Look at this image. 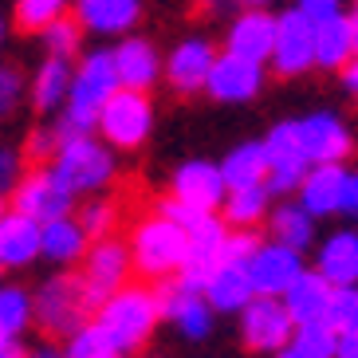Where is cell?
<instances>
[{"instance_id": "cell-1", "label": "cell", "mask_w": 358, "mask_h": 358, "mask_svg": "<svg viewBox=\"0 0 358 358\" xmlns=\"http://www.w3.org/2000/svg\"><path fill=\"white\" fill-rule=\"evenodd\" d=\"M95 327L106 335L118 358H130L154 338L162 323V292L146 284H122L115 295H106L95 307Z\"/></svg>"}, {"instance_id": "cell-2", "label": "cell", "mask_w": 358, "mask_h": 358, "mask_svg": "<svg viewBox=\"0 0 358 358\" xmlns=\"http://www.w3.org/2000/svg\"><path fill=\"white\" fill-rule=\"evenodd\" d=\"M118 91V71L110 59V48H95L79 59V67L71 71V91H67V106L59 110L55 127L64 134H95L99 110L106 106V99Z\"/></svg>"}, {"instance_id": "cell-3", "label": "cell", "mask_w": 358, "mask_h": 358, "mask_svg": "<svg viewBox=\"0 0 358 358\" xmlns=\"http://www.w3.org/2000/svg\"><path fill=\"white\" fill-rule=\"evenodd\" d=\"M52 169L75 197H99L118 178V154L99 134H64L59 130V150L52 154Z\"/></svg>"}, {"instance_id": "cell-4", "label": "cell", "mask_w": 358, "mask_h": 358, "mask_svg": "<svg viewBox=\"0 0 358 358\" xmlns=\"http://www.w3.org/2000/svg\"><path fill=\"white\" fill-rule=\"evenodd\" d=\"M130 264H134L138 275L146 280H169L185 268V256H189V236L181 224H173L169 217L154 213V217H142V221L130 229Z\"/></svg>"}, {"instance_id": "cell-5", "label": "cell", "mask_w": 358, "mask_h": 358, "mask_svg": "<svg viewBox=\"0 0 358 358\" xmlns=\"http://www.w3.org/2000/svg\"><path fill=\"white\" fill-rule=\"evenodd\" d=\"M32 299H36V327L52 338H67L95 315V307L87 303V292L79 284V272L48 275L32 292Z\"/></svg>"}, {"instance_id": "cell-6", "label": "cell", "mask_w": 358, "mask_h": 358, "mask_svg": "<svg viewBox=\"0 0 358 358\" xmlns=\"http://www.w3.org/2000/svg\"><path fill=\"white\" fill-rule=\"evenodd\" d=\"M150 130H154V99L146 91H127V87H118L106 99L95 122V134L110 150H142Z\"/></svg>"}, {"instance_id": "cell-7", "label": "cell", "mask_w": 358, "mask_h": 358, "mask_svg": "<svg viewBox=\"0 0 358 358\" xmlns=\"http://www.w3.org/2000/svg\"><path fill=\"white\" fill-rule=\"evenodd\" d=\"M236 319H241V343L252 350V355L272 358V355L292 347L295 319L287 315L284 299H275V295H256Z\"/></svg>"}, {"instance_id": "cell-8", "label": "cell", "mask_w": 358, "mask_h": 358, "mask_svg": "<svg viewBox=\"0 0 358 358\" xmlns=\"http://www.w3.org/2000/svg\"><path fill=\"white\" fill-rule=\"evenodd\" d=\"M264 142V154H268V189L275 193H295L299 189V181L307 178V162L303 154V138H299V118H284V122H275L268 134L260 138Z\"/></svg>"}, {"instance_id": "cell-9", "label": "cell", "mask_w": 358, "mask_h": 358, "mask_svg": "<svg viewBox=\"0 0 358 358\" xmlns=\"http://www.w3.org/2000/svg\"><path fill=\"white\" fill-rule=\"evenodd\" d=\"M130 248L127 241H118V236H103V241H91L83 256V268H79V284L87 292V303L99 307L106 295H115L118 287L130 280Z\"/></svg>"}, {"instance_id": "cell-10", "label": "cell", "mask_w": 358, "mask_h": 358, "mask_svg": "<svg viewBox=\"0 0 358 358\" xmlns=\"http://www.w3.org/2000/svg\"><path fill=\"white\" fill-rule=\"evenodd\" d=\"M272 71L295 79L315 67V20L299 8H287L275 16V43H272Z\"/></svg>"}, {"instance_id": "cell-11", "label": "cell", "mask_w": 358, "mask_h": 358, "mask_svg": "<svg viewBox=\"0 0 358 358\" xmlns=\"http://www.w3.org/2000/svg\"><path fill=\"white\" fill-rule=\"evenodd\" d=\"M12 209L24 213V217H32V221H40V224H48V221L67 217L75 209V193L55 178L52 166H36L12 185Z\"/></svg>"}, {"instance_id": "cell-12", "label": "cell", "mask_w": 358, "mask_h": 358, "mask_svg": "<svg viewBox=\"0 0 358 358\" xmlns=\"http://www.w3.org/2000/svg\"><path fill=\"white\" fill-rule=\"evenodd\" d=\"M244 268H248V280H252L256 295H275V299H284V292L303 275L307 264H303V252H295V248H287V244H280V241H264Z\"/></svg>"}, {"instance_id": "cell-13", "label": "cell", "mask_w": 358, "mask_h": 358, "mask_svg": "<svg viewBox=\"0 0 358 358\" xmlns=\"http://www.w3.org/2000/svg\"><path fill=\"white\" fill-rule=\"evenodd\" d=\"M213 59H217V52H213V43L205 36H185V40H178L173 52L162 59V75H166L169 91H178V95H197V91H205Z\"/></svg>"}, {"instance_id": "cell-14", "label": "cell", "mask_w": 358, "mask_h": 358, "mask_svg": "<svg viewBox=\"0 0 358 358\" xmlns=\"http://www.w3.org/2000/svg\"><path fill=\"white\" fill-rule=\"evenodd\" d=\"M264 91V64H252V59H241V55L221 52L213 59L209 83H205V95L213 103L236 106V103H252Z\"/></svg>"}, {"instance_id": "cell-15", "label": "cell", "mask_w": 358, "mask_h": 358, "mask_svg": "<svg viewBox=\"0 0 358 358\" xmlns=\"http://www.w3.org/2000/svg\"><path fill=\"white\" fill-rule=\"evenodd\" d=\"M169 189H173L169 197H178L181 205H189V209L221 213L229 185H224V178H221V166H213V162H205V158H189L173 169Z\"/></svg>"}, {"instance_id": "cell-16", "label": "cell", "mask_w": 358, "mask_h": 358, "mask_svg": "<svg viewBox=\"0 0 358 358\" xmlns=\"http://www.w3.org/2000/svg\"><path fill=\"white\" fill-rule=\"evenodd\" d=\"M162 319H169L181 338L201 343V338L213 335V319H217V311L209 307V299H205L197 287L173 280L169 287H162Z\"/></svg>"}, {"instance_id": "cell-17", "label": "cell", "mask_w": 358, "mask_h": 358, "mask_svg": "<svg viewBox=\"0 0 358 358\" xmlns=\"http://www.w3.org/2000/svg\"><path fill=\"white\" fill-rule=\"evenodd\" d=\"M331 287H355L358 284V224H343L319 236L315 264H311Z\"/></svg>"}, {"instance_id": "cell-18", "label": "cell", "mask_w": 358, "mask_h": 358, "mask_svg": "<svg viewBox=\"0 0 358 358\" xmlns=\"http://www.w3.org/2000/svg\"><path fill=\"white\" fill-rule=\"evenodd\" d=\"M299 138H303V154L311 166H327V162H347V154L355 150L347 122L331 110H315V115L299 118Z\"/></svg>"}, {"instance_id": "cell-19", "label": "cell", "mask_w": 358, "mask_h": 358, "mask_svg": "<svg viewBox=\"0 0 358 358\" xmlns=\"http://www.w3.org/2000/svg\"><path fill=\"white\" fill-rule=\"evenodd\" d=\"M272 43H275V16L268 8H244L224 28V52L252 59V64L272 59Z\"/></svg>"}, {"instance_id": "cell-20", "label": "cell", "mask_w": 358, "mask_h": 358, "mask_svg": "<svg viewBox=\"0 0 358 358\" xmlns=\"http://www.w3.org/2000/svg\"><path fill=\"white\" fill-rule=\"evenodd\" d=\"M110 59H115L118 71V87H127V91H146L150 95V87L162 79V55L146 36H122L118 48H110Z\"/></svg>"}, {"instance_id": "cell-21", "label": "cell", "mask_w": 358, "mask_h": 358, "mask_svg": "<svg viewBox=\"0 0 358 358\" xmlns=\"http://www.w3.org/2000/svg\"><path fill=\"white\" fill-rule=\"evenodd\" d=\"M40 241H43V224L16 209H8L0 217V268L4 272L32 268L40 260Z\"/></svg>"}, {"instance_id": "cell-22", "label": "cell", "mask_w": 358, "mask_h": 358, "mask_svg": "<svg viewBox=\"0 0 358 358\" xmlns=\"http://www.w3.org/2000/svg\"><path fill=\"white\" fill-rule=\"evenodd\" d=\"M343 185H347V166L343 162H327V166H311L307 178L299 181V205H303L315 221L323 217H338L343 205Z\"/></svg>"}, {"instance_id": "cell-23", "label": "cell", "mask_w": 358, "mask_h": 358, "mask_svg": "<svg viewBox=\"0 0 358 358\" xmlns=\"http://www.w3.org/2000/svg\"><path fill=\"white\" fill-rule=\"evenodd\" d=\"M142 16V0H75V20L91 36H127Z\"/></svg>"}, {"instance_id": "cell-24", "label": "cell", "mask_w": 358, "mask_h": 358, "mask_svg": "<svg viewBox=\"0 0 358 358\" xmlns=\"http://www.w3.org/2000/svg\"><path fill=\"white\" fill-rule=\"evenodd\" d=\"M201 295L209 299V307L217 311V315H241L244 307L256 299L252 280H248V268H244V264H229V260L205 280Z\"/></svg>"}, {"instance_id": "cell-25", "label": "cell", "mask_w": 358, "mask_h": 358, "mask_svg": "<svg viewBox=\"0 0 358 358\" xmlns=\"http://www.w3.org/2000/svg\"><path fill=\"white\" fill-rule=\"evenodd\" d=\"M87 248H91V236L83 232V224H79V217H75V213L55 217V221L43 224L40 260L55 264V268H71V264H83Z\"/></svg>"}, {"instance_id": "cell-26", "label": "cell", "mask_w": 358, "mask_h": 358, "mask_svg": "<svg viewBox=\"0 0 358 358\" xmlns=\"http://www.w3.org/2000/svg\"><path fill=\"white\" fill-rule=\"evenodd\" d=\"M331 295H335V287L327 284L315 268H303V275L284 292V307H287V315L295 319V327L323 323L327 311H331Z\"/></svg>"}, {"instance_id": "cell-27", "label": "cell", "mask_w": 358, "mask_h": 358, "mask_svg": "<svg viewBox=\"0 0 358 358\" xmlns=\"http://www.w3.org/2000/svg\"><path fill=\"white\" fill-rule=\"evenodd\" d=\"M71 59H55L48 55L40 67H36L32 83H28V99L40 115H59L67 106V91H71Z\"/></svg>"}, {"instance_id": "cell-28", "label": "cell", "mask_w": 358, "mask_h": 358, "mask_svg": "<svg viewBox=\"0 0 358 358\" xmlns=\"http://www.w3.org/2000/svg\"><path fill=\"white\" fill-rule=\"evenodd\" d=\"M268 229H272V241L287 244L295 252H307L319 244V229H315V217L299 205V201H284L268 213Z\"/></svg>"}, {"instance_id": "cell-29", "label": "cell", "mask_w": 358, "mask_h": 358, "mask_svg": "<svg viewBox=\"0 0 358 358\" xmlns=\"http://www.w3.org/2000/svg\"><path fill=\"white\" fill-rule=\"evenodd\" d=\"M347 59H355L347 12H335V16L315 20V67H323V71H343Z\"/></svg>"}, {"instance_id": "cell-30", "label": "cell", "mask_w": 358, "mask_h": 358, "mask_svg": "<svg viewBox=\"0 0 358 358\" xmlns=\"http://www.w3.org/2000/svg\"><path fill=\"white\" fill-rule=\"evenodd\" d=\"M217 166H221V178H224L229 189L264 185V181H268V154H264V142H241V146H232Z\"/></svg>"}, {"instance_id": "cell-31", "label": "cell", "mask_w": 358, "mask_h": 358, "mask_svg": "<svg viewBox=\"0 0 358 358\" xmlns=\"http://www.w3.org/2000/svg\"><path fill=\"white\" fill-rule=\"evenodd\" d=\"M272 213V189L268 185H244V189H229L221 205V221L232 229H256L268 221Z\"/></svg>"}, {"instance_id": "cell-32", "label": "cell", "mask_w": 358, "mask_h": 358, "mask_svg": "<svg viewBox=\"0 0 358 358\" xmlns=\"http://www.w3.org/2000/svg\"><path fill=\"white\" fill-rule=\"evenodd\" d=\"M36 323V299L20 284H0V335L20 338Z\"/></svg>"}, {"instance_id": "cell-33", "label": "cell", "mask_w": 358, "mask_h": 358, "mask_svg": "<svg viewBox=\"0 0 358 358\" xmlns=\"http://www.w3.org/2000/svg\"><path fill=\"white\" fill-rule=\"evenodd\" d=\"M335 347H338V331L331 323H303L295 327L292 335V350L299 358H335Z\"/></svg>"}, {"instance_id": "cell-34", "label": "cell", "mask_w": 358, "mask_h": 358, "mask_svg": "<svg viewBox=\"0 0 358 358\" xmlns=\"http://www.w3.org/2000/svg\"><path fill=\"white\" fill-rule=\"evenodd\" d=\"M43 40V52L55 55V59H71V55H79V48H83V24L71 20V16H59L55 24H48L40 32Z\"/></svg>"}, {"instance_id": "cell-35", "label": "cell", "mask_w": 358, "mask_h": 358, "mask_svg": "<svg viewBox=\"0 0 358 358\" xmlns=\"http://www.w3.org/2000/svg\"><path fill=\"white\" fill-rule=\"evenodd\" d=\"M79 217V224H83V232L91 236V241H103V236H115V224H118V205L110 197H87L83 209L75 213Z\"/></svg>"}, {"instance_id": "cell-36", "label": "cell", "mask_w": 358, "mask_h": 358, "mask_svg": "<svg viewBox=\"0 0 358 358\" xmlns=\"http://www.w3.org/2000/svg\"><path fill=\"white\" fill-rule=\"evenodd\" d=\"M67 4L71 0H16L12 16H16V28H24V32H43L48 24L67 16Z\"/></svg>"}, {"instance_id": "cell-37", "label": "cell", "mask_w": 358, "mask_h": 358, "mask_svg": "<svg viewBox=\"0 0 358 358\" xmlns=\"http://www.w3.org/2000/svg\"><path fill=\"white\" fill-rule=\"evenodd\" d=\"M64 358H118V355H115V347L106 343V335L95 327V319H87L79 331L67 335Z\"/></svg>"}, {"instance_id": "cell-38", "label": "cell", "mask_w": 358, "mask_h": 358, "mask_svg": "<svg viewBox=\"0 0 358 358\" xmlns=\"http://www.w3.org/2000/svg\"><path fill=\"white\" fill-rule=\"evenodd\" d=\"M327 323L335 327V331L358 327V284L355 287H335V295H331V311H327Z\"/></svg>"}, {"instance_id": "cell-39", "label": "cell", "mask_w": 358, "mask_h": 358, "mask_svg": "<svg viewBox=\"0 0 358 358\" xmlns=\"http://www.w3.org/2000/svg\"><path fill=\"white\" fill-rule=\"evenodd\" d=\"M260 244L264 241H260V232H256V229H229V241H224V260H229V264H248Z\"/></svg>"}, {"instance_id": "cell-40", "label": "cell", "mask_w": 358, "mask_h": 358, "mask_svg": "<svg viewBox=\"0 0 358 358\" xmlns=\"http://www.w3.org/2000/svg\"><path fill=\"white\" fill-rule=\"evenodd\" d=\"M24 99V75L12 64H0V118H8Z\"/></svg>"}, {"instance_id": "cell-41", "label": "cell", "mask_w": 358, "mask_h": 358, "mask_svg": "<svg viewBox=\"0 0 358 358\" xmlns=\"http://www.w3.org/2000/svg\"><path fill=\"white\" fill-rule=\"evenodd\" d=\"M28 154H32L36 162H52V154L59 150V127H36L32 134H28Z\"/></svg>"}, {"instance_id": "cell-42", "label": "cell", "mask_w": 358, "mask_h": 358, "mask_svg": "<svg viewBox=\"0 0 358 358\" xmlns=\"http://www.w3.org/2000/svg\"><path fill=\"white\" fill-rule=\"evenodd\" d=\"M24 178V154L16 146H0V189Z\"/></svg>"}, {"instance_id": "cell-43", "label": "cell", "mask_w": 358, "mask_h": 358, "mask_svg": "<svg viewBox=\"0 0 358 358\" xmlns=\"http://www.w3.org/2000/svg\"><path fill=\"white\" fill-rule=\"evenodd\" d=\"M338 217H347L350 224H358V169H347V185H343V205Z\"/></svg>"}, {"instance_id": "cell-44", "label": "cell", "mask_w": 358, "mask_h": 358, "mask_svg": "<svg viewBox=\"0 0 358 358\" xmlns=\"http://www.w3.org/2000/svg\"><path fill=\"white\" fill-rule=\"evenodd\" d=\"M295 8L307 12L311 20H323V16H335V12H343V0H295Z\"/></svg>"}, {"instance_id": "cell-45", "label": "cell", "mask_w": 358, "mask_h": 358, "mask_svg": "<svg viewBox=\"0 0 358 358\" xmlns=\"http://www.w3.org/2000/svg\"><path fill=\"white\" fill-rule=\"evenodd\" d=\"M335 358H358V327H347V331H338Z\"/></svg>"}, {"instance_id": "cell-46", "label": "cell", "mask_w": 358, "mask_h": 358, "mask_svg": "<svg viewBox=\"0 0 358 358\" xmlns=\"http://www.w3.org/2000/svg\"><path fill=\"white\" fill-rule=\"evenodd\" d=\"M338 83H343L347 99H355V103H358V55H355V59H347V67L338 71Z\"/></svg>"}, {"instance_id": "cell-47", "label": "cell", "mask_w": 358, "mask_h": 358, "mask_svg": "<svg viewBox=\"0 0 358 358\" xmlns=\"http://www.w3.org/2000/svg\"><path fill=\"white\" fill-rule=\"evenodd\" d=\"M0 358H24L20 338H8V335H0Z\"/></svg>"}, {"instance_id": "cell-48", "label": "cell", "mask_w": 358, "mask_h": 358, "mask_svg": "<svg viewBox=\"0 0 358 358\" xmlns=\"http://www.w3.org/2000/svg\"><path fill=\"white\" fill-rule=\"evenodd\" d=\"M347 24H350V43H355V55H358V0H350V8H347Z\"/></svg>"}, {"instance_id": "cell-49", "label": "cell", "mask_w": 358, "mask_h": 358, "mask_svg": "<svg viewBox=\"0 0 358 358\" xmlns=\"http://www.w3.org/2000/svg\"><path fill=\"white\" fill-rule=\"evenodd\" d=\"M24 358H64V350H59V347H48V343H43V347L24 350Z\"/></svg>"}, {"instance_id": "cell-50", "label": "cell", "mask_w": 358, "mask_h": 358, "mask_svg": "<svg viewBox=\"0 0 358 358\" xmlns=\"http://www.w3.org/2000/svg\"><path fill=\"white\" fill-rule=\"evenodd\" d=\"M244 8H268V4H272V0H241Z\"/></svg>"}, {"instance_id": "cell-51", "label": "cell", "mask_w": 358, "mask_h": 358, "mask_svg": "<svg viewBox=\"0 0 358 358\" xmlns=\"http://www.w3.org/2000/svg\"><path fill=\"white\" fill-rule=\"evenodd\" d=\"M4 40H8V20H4V12H0V48H4Z\"/></svg>"}, {"instance_id": "cell-52", "label": "cell", "mask_w": 358, "mask_h": 358, "mask_svg": "<svg viewBox=\"0 0 358 358\" xmlns=\"http://www.w3.org/2000/svg\"><path fill=\"white\" fill-rule=\"evenodd\" d=\"M12 205H8V197H4V193H0V217H4V213H8Z\"/></svg>"}, {"instance_id": "cell-53", "label": "cell", "mask_w": 358, "mask_h": 358, "mask_svg": "<svg viewBox=\"0 0 358 358\" xmlns=\"http://www.w3.org/2000/svg\"><path fill=\"white\" fill-rule=\"evenodd\" d=\"M272 358H299V355H295V350L287 347V350H280V355H272Z\"/></svg>"}, {"instance_id": "cell-54", "label": "cell", "mask_w": 358, "mask_h": 358, "mask_svg": "<svg viewBox=\"0 0 358 358\" xmlns=\"http://www.w3.org/2000/svg\"><path fill=\"white\" fill-rule=\"evenodd\" d=\"M0 275H4V268H0Z\"/></svg>"}]
</instances>
